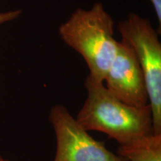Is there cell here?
<instances>
[{
    "instance_id": "cell-4",
    "label": "cell",
    "mask_w": 161,
    "mask_h": 161,
    "mask_svg": "<svg viewBox=\"0 0 161 161\" xmlns=\"http://www.w3.org/2000/svg\"><path fill=\"white\" fill-rule=\"evenodd\" d=\"M49 119L57 142L53 161H127L92 138L65 106L52 107Z\"/></svg>"
},
{
    "instance_id": "cell-8",
    "label": "cell",
    "mask_w": 161,
    "mask_h": 161,
    "mask_svg": "<svg viewBox=\"0 0 161 161\" xmlns=\"http://www.w3.org/2000/svg\"><path fill=\"white\" fill-rule=\"evenodd\" d=\"M154 11H155L157 18L159 21V25H161V0H149Z\"/></svg>"
},
{
    "instance_id": "cell-7",
    "label": "cell",
    "mask_w": 161,
    "mask_h": 161,
    "mask_svg": "<svg viewBox=\"0 0 161 161\" xmlns=\"http://www.w3.org/2000/svg\"><path fill=\"white\" fill-rule=\"evenodd\" d=\"M22 14V11L19 9L13 10V11H8L5 12H0V25L8 22L13 21Z\"/></svg>"
},
{
    "instance_id": "cell-1",
    "label": "cell",
    "mask_w": 161,
    "mask_h": 161,
    "mask_svg": "<svg viewBox=\"0 0 161 161\" xmlns=\"http://www.w3.org/2000/svg\"><path fill=\"white\" fill-rule=\"evenodd\" d=\"M84 86L87 97L76 119L86 130L104 133L119 145L153 132L149 104L137 108L123 103L107 90L104 82L89 75Z\"/></svg>"
},
{
    "instance_id": "cell-5",
    "label": "cell",
    "mask_w": 161,
    "mask_h": 161,
    "mask_svg": "<svg viewBox=\"0 0 161 161\" xmlns=\"http://www.w3.org/2000/svg\"><path fill=\"white\" fill-rule=\"evenodd\" d=\"M107 90L123 103L137 107L148 104L142 69L134 51L125 42L118 41L117 50L104 79Z\"/></svg>"
},
{
    "instance_id": "cell-2",
    "label": "cell",
    "mask_w": 161,
    "mask_h": 161,
    "mask_svg": "<svg viewBox=\"0 0 161 161\" xmlns=\"http://www.w3.org/2000/svg\"><path fill=\"white\" fill-rule=\"evenodd\" d=\"M60 37L82 56L94 80L104 82L117 50L114 22L102 3L78 8L60 25Z\"/></svg>"
},
{
    "instance_id": "cell-9",
    "label": "cell",
    "mask_w": 161,
    "mask_h": 161,
    "mask_svg": "<svg viewBox=\"0 0 161 161\" xmlns=\"http://www.w3.org/2000/svg\"><path fill=\"white\" fill-rule=\"evenodd\" d=\"M0 161H14V160H8V159H5L0 155Z\"/></svg>"
},
{
    "instance_id": "cell-6",
    "label": "cell",
    "mask_w": 161,
    "mask_h": 161,
    "mask_svg": "<svg viewBox=\"0 0 161 161\" xmlns=\"http://www.w3.org/2000/svg\"><path fill=\"white\" fill-rule=\"evenodd\" d=\"M117 154L127 161H161V134L149 133L125 145H119Z\"/></svg>"
},
{
    "instance_id": "cell-3",
    "label": "cell",
    "mask_w": 161,
    "mask_h": 161,
    "mask_svg": "<svg viewBox=\"0 0 161 161\" xmlns=\"http://www.w3.org/2000/svg\"><path fill=\"white\" fill-rule=\"evenodd\" d=\"M122 41L133 49L140 64L152 115V130L161 134V43L148 18L130 13L118 23Z\"/></svg>"
}]
</instances>
